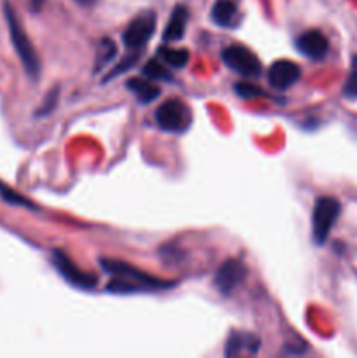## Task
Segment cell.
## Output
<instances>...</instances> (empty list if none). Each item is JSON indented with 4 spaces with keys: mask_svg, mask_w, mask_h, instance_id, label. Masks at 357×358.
I'll use <instances>...</instances> for the list:
<instances>
[{
    "mask_svg": "<svg viewBox=\"0 0 357 358\" xmlns=\"http://www.w3.org/2000/svg\"><path fill=\"white\" fill-rule=\"evenodd\" d=\"M340 212H342V206H340V201L336 198L324 196V198H318L315 201L314 213H312V229H314L315 243H326L332 226L338 220Z\"/></svg>",
    "mask_w": 357,
    "mask_h": 358,
    "instance_id": "obj_3",
    "label": "cell"
},
{
    "mask_svg": "<svg viewBox=\"0 0 357 358\" xmlns=\"http://www.w3.org/2000/svg\"><path fill=\"white\" fill-rule=\"evenodd\" d=\"M144 76L149 77L150 80H170L172 76L164 65H161L158 59H149L144 66Z\"/></svg>",
    "mask_w": 357,
    "mask_h": 358,
    "instance_id": "obj_17",
    "label": "cell"
},
{
    "mask_svg": "<svg viewBox=\"0 0 357 358\" xmlns=\"http://www.w3.org/2000/svg\"><path fill=\"white\" fill-rule=\"evenodd\" d=\"M126 86H128V90L132 91L142 103H150V101L156 100L161 93V90L153 83V80L140 79V77L130 79Z\"/></svg>",
    "mask_w": 357,
    "mask_h": 358,
    "instance_id": "obj_12",
    "label": "cell"
},
{
    "mask_svg": "<svg viewBox=\"0 0 357 358\" xmlns=\"http://www.w3.org/2000/svg\"><path fill=\"white\" fill-rule=\"evenodd\" d=\"M115 44L112 41H108V38H105V41L100 42V45H98V52H97V70L104 69L105 65H108L111 63V59L115 56Z\"/></svg>",
    "mask_w": 357,
    "mask_h": 358,
    "instance_id": "obj_16",
    "label": "cell"
},
{
    "mask_svg": "<svg viewBox=\"0 0 357 358\" xmlns=\"http://www.w3.org/2000/svg\"><path fill=\"white\" fill-rule=\"evenodd\" d=\"M298 51L312 59H322L329 51V42L321 30H308L298 37Z\"/></svg>",
    "mask_w": 357,
    "mask_h": 358,
    "instance_id": "obj_10",
    "label": "cell"
},
{
    "mask_svg": "<svg viewBox=\"0 0 357 358\" xmlns=\"http://www.w3.org/2000/svg\"><path fill=\"white\" fill-rule=\"evenodd\" d=\"M31 2H34V6H35V7H41V6H42V2H44V0H31Z\"/></svg>",
    "mask_w": 357,
    "mask_h": 358,
    "instance_id": "obj_21",
    "label": "cell"
},
{
    "mask_svg": "<svg viewBox=\"0 0 357 358\" xmlns=\"http://www.w3.org/2000/svg\"><path fill=\"white\" fill-rule=\"evenodd\" d=\"M52 264L58 269L59 275H62L66 282L72 283L74 287H80V289H93V287H97V276L77 268V266L70 261L69 255L63 254L62 250L52 252Z\"/></svg>",
    "mask_w": 357,
    "mask_h": 358,
    "instance_id": "obj_7",
    "label": "cell"
},
{
    "mask_svg": "<svg viewBox=\"0 0 357 358\" xmlns=\"http://www.w3.org/2000/svg\"><path fill=\"white\" fill-rule=\"evenodd\" d=\"M301 77V69L300 65H296L294 62L289 59H279V62L272 63L268 70V80L275 90L286 91L290 86L300 80Z\"/></svg>",
    "mask_w": 357,
    "mask_h": 358,
    "instance_id": "obj_9",
    "label": "cell"
},
{
    "mask_svg": "<svg viewBox=\"0 0 357 358\" xmlns=\"http://www.w3.org/2000/svg\"><path fill=\"white\" fill-rule=\"evenodd\" d=\"M343 94L346 98H357V56L352 59V69H350L349 79H346L345 86H343Z\"/></svg>",
    "mask_w": 357,
    "mask_h": 358,
    "instance_id": "obj_18",
    "label": "cell"
},
{
    "mask_svg": "<svg viewBox=\"0 0 357 358\" xmlns=\"http://www.w3.org/2000/svg\"><path fill=\"white\" fill-rule=\"evenodd\" d=\"M234 93L241 98H261L266 96L265 91L261 87L254 86V84H248V83H238L234 86Z\"/></svg>",
    "mask_w": 357,
    "mask_h": 358,
    "instance_id": "obj_19",
    "label": "cell"
},
{
    "mask_svg": "<svg viewBox=\"0 0 357 358\" xmlns=\"http://www.w3.org/2000/svg\"><path fill=\"white\" fill-rule=\"evenodd\" d=\"M156 122L161 129L170 133H182L191 126L192 114L191 108L182 100L172 98L163 101L156 110Z\"/></svg>",
    "mask_w": 357,
    "mask_h": 358,
    "instance_id": "obj_4",
    "label": "cell"
},
{
    "mask_svg": "<svg viewBox=\"0 0 357 358\" xmlns=\"http://www.w3.org/2000/svg\"><path fill=\"white\" fill-rule=\"evenodd\" d=\"M56 100H58V90L49 91L48 100H46L44 103H42V108H38L37 114H38V115H46V114H49V112H51L52 108L56 107Z\"/></svg>",
    "mask_w": 357,
    "mask_h": 358,
    "instance_id": "obj_20",
    "label": "cell"
},
{
    "mask_svg": "<svg viewBox=\"0 0 357 358\" xmlns=\"http://www.w3.org/2000/svg\"><path fill=\"white\" fill-rule=\"evenodd\" d=\"M79 2H80V3H90L91 0H79Z\"/></svg>",
    "mask_w": 357,
    "mask_h": 358,
    "instance_id": "obj_22",
    "label": "cell"
},
{
    "mask_svg": "<svg viewBox=\"0 0 357 358\" xmlns=\"http://www.w3.org/2000/svg\"><path fill=\"white\" fill-rule=\"evenodd\" d=\"M4 10H6V20H7V27H9L10 41H13L14 49H16L21 63H23V69L27 70V73L31 77V79H37V76L41 73V62H38L37 52H35L27 31L21 28L13 7H10L9 3H6V9Z\"/></svg>",
    "mask_w": 357,
    "mask_h": 358,
    "instance_id": "obj_2",
    "label": "cell"
},
{
    "mask_svg": "<svg viewBox=\"0 0 357 358\" xmlns=\"http://www.w3.org/2000/svg\"><path fill=\"white\" fill-rule=\"evenodd\" d=\"M245 276H247V268H245L244 262L237 261V259H230L217 269L214 283H216L217 290L220 294L227 296L244 282Z\"/></svg>",
    "mask_w": 357,
    "mask_h": 358,
    "instance_id": "obj_8",
    "label": "cell"
},
{
    "mask_svg": "<svg viewBox=\"0 0 357 358\" xmlns=\"http://www.w3.org/2000/svg\"><path fill=\"white\" fill-rule=\"evenodd\" d=\"M102 266L107 273H111L114 276L111 283L107 285L108 292H118V294H126V292H136V290H160L167 289V287L174 285V283L163 282V280H158L154 276L147 275V273L140 271L139 268L132 264H126L122 261H108L104 259Z\"/></svg>",
    "mask_w": 357,
    "mask_h": 358,
    "instance_id": "obj_1",
    "label": "cell"
},
{
    "mask_svg": "<svg viewBox=\"0 0 357 358\" xmlns=\"http://www.w3.org/2000/svg\"><path fill=\"white\" fill-rule=\"evenodd\" d=\"M237 6L233 0H217L212 7V20L219 27H233L237 20Z\"/></svg>",
    "mask_w": 357,
    "mask_h": 358,
    "instance_id": "obj_13",
    "label": "cell"
},
{
    "mask_svg": "<svg viewBox=\"0 0 357 358\" xmlns=\"http://www.w3.org/2000/svg\"><path fill=\"white\" fill-rule=\"evenodd\" d=\"M189 10L186 6H177L172 13L170 20H168L167 28L163 31V38L167 42L181 41L186 34V27H188Z\"/></svg>",
    "mask_w": 357,
    "mask_h": 358,
    "instance_id": "obj_11",
    "label": "cell"
},
{
    "mask_svg": "<svg viewBox=\"0 0 357 358\" xmlns=\"http://www.w3.org/2000/svg\"><path fill=\"white\" fill-rule=\"evenodd\" d=\"M160 56L167 65L174 69H184L189 62L188 49L182 48H160Z\"/></svg>",
    "mask_w": 357,
    "mask_h": 358,
    "instance_id": "obj_15",
    "label": "cell"
},
{
    "mask_svg": "<svg viewBox=\"0 0 357 358\" xmlns=\"http://www.w3.org/2000/svg\"><path fill=\"white\" fill-rule=\"evenodd\" d=\"M154 30H156V14L153 10H144L126 27L122 42L130 51H140L150 41Z\"/></svg>",
    "mask_w": 357,
    "mask_h": 358,
    "instance_id": "obj_6",
    "label": "cell"
},
{
    "mask_svg": "<svg viewBox=\"0 0 357 358\" xmlns=\"http://www.w3.org/2000/svg\"><path fill=\"white\" fill-rule=\"evenodd\" d=\"M241 348L248 350L251 353H255L259 348V341L255 338H252V336H241V334H238V332H233L230 338V341H227L226 355L227 357L240 355Z\"/></svg>",
    "mask_w": 357,
    "mask_h": 358,
    "instance_id": "obj_14",
    "label": "cell"
},
{
    "mask_svg": "<svg viewBox=\"0 0 357 358\" xmlns=\"http://www.w3.org/2000/svg\"><path fill=\"white\" fill-rule=\"evenodd\" d=\"M223 62L227 69L234 70L244 77H258L262 70L258 56L241 44L227 45L223 51Z\"/></svg>",
    "mask_w": 357,
    "mask_h": 358,
    "instance_id": "obj_5",
    "label": "cell"
}]
</instances>
